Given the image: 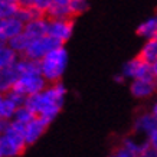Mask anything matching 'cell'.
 <instances>
[{"label":"cell","instance_id":"obj_15","mask_svg":"<svg viewBox=\"0 0 157 157\" xmlns=\"http://www.w3.org/2000/svg\"><path fill=\"white\" fill-rule=\"evenodd\" d=\"M17 55H19V53L14 52L13 49L7 45V43L0 45V69H5V68L13 67L14 63L19 61Z\"/></svg>","mask_w":157,"mask_h":157},{"label":"cell","instance_id":"obj_11","mask_svg":"<svg viewBox=\"0 0 157 157\" xmlns=\"http://www.w3.org/2000/svg\"><path fill=\"white\" fill-rule=\"evenodd\" d=\"M23 29H25V23L17 16L2 19L0 20V38L7 43V40H10L12 38L23 33Z\"/></svg>","mask_w":157,"mask_h":157},{"label":"cell","instance_id":"obj_16","mask_svg":"<svg viewBox=\"0 0 157 157\" xmlns=\"http://www.w3.org/2000/svg\"><path fill=\"white\" fill-rule=\"evenodd\" d=\"M16 109L17 107L6 97V94L0 92V118H3L5 121H10L13 118Z\"/></svg>","mask_w":157,"mask_h":157},{"label":"cell","instance_id":"obj_28","mask_svg":"<svg viewBox=\"0 0 157 157\" xmlns=\"http://www.w3.org/2000/svg\"><path fill=\"white\" fill-rule=\"evenodd\" d=\"M10 2H14V3H17V5H20V6L25 3V0H10Z\"/></svg>","mask_w":157,"mask_h":157},{"label":"cell","instance_id":"obj_1","mask_svg":"<svg viewBox=\"0 0 157 157\" xmlns=\"http://www.w3.org/2000/svg\"><path fill=\"white\" fill-rule=\"evenodd\" d=\"M67 97V90L61 82L49 84L38 94L29 95L25 105L33 111L35 115H39L46 121L52 123L61 113Z\"/></svg>","mask_w":157,"mask_h":157},{"label":"cell","instance_id":"obj_33","mask_svg":"<svg viewBox=\"0 0 157 157\" xmlns=\"http://www.w3.org/2000/svg\"><path fill=\"white\" fill-rule=\"evenodd\" d=\"M109 157H115V156H114V154H113V156H109Z\"/></svg>","mask_w":157,"mask_h":157},{"label":"cell","instance_id":"obj_24","mask_svg":"<svg viewBox=\"0 0 157 157\" xmlns=\"http://www.w3.org/2000/svg\"><path fill=\"white\" fill-rule=\"evenodd\" d=\"M147 141H148V146H150V147H153V148H156L157 150V130L147 138Z\"/></svg>","mask_w":157,"mask_h":157},{"label":"cell","instance_id":"obj_31","mask_svg":"<svg viewBox=\"0 0 157 157\" xmlns=\"http://www.w3.org/2000/svg\"><path fill=\"white\" fill-rule=\"evenodd\" d=\"M3 43H6V42H5V40H3L2 38H0V45H3Z\"/></svg>","mask_w":157,"mask_h":157},{"label":"cell","instance_id":"obj_26","mask_svg":"<svg viewBox=\"0 0 157 157\" xmlns=\"http://www.w3.org/2000/svg\"><path fill=\"white\" fill-rule=\"evenodd\" d=\"M151 67H153V78H154V81H156V84H157V62L153 63Z\"/></svg>","mask_w":157,"mask_h":157},{"label":"cell","instance_id":"obj_2","mask_svg":"<svg viewBox=\"0 0 157 157\" xmlns=\"http://www.w3.org/2000/svg\"><path fill=\"white\" fill-rule=\"evenodd\" d=\"M16 69L19 74V78L16 81L13 90L22 92L23 95L29 97L38 94L42 90H45V86L48 85L46 79L43 78L42 72H40V67H39L38 61H32L29 58H23L16 62Z\"/></svg>","mask_w":157,"mask_h":157},{"label":"cell","instance_id":"obj_8","mask_svg":"<svg viewBox=\"0 0 157 157\" xmlns=\"http://www.w3.org/2000/svg\"><path fill=\"white\" fill-rule=\"evenodd\" d=\"M74 32V25L71 19H49L48 20V35L61 45L69 40Z\"/></svg>","mask_w":157,"mask_h":157},{"label":"cell","instance_id":"obj_10","mask_svg":"<svg viewBox=\"0 0 157 157\" xmlns=\"http://www.w3.org/2000/svg\"><path fill=\"white\" fill-rule=\"evenodd\" d=\"M131 95L138 100H147L153 97L157 91V84L154 78H143V79H133L130 84Z\"/></svg>","mask_w":157,"mask_h":157},{"label":"cell","instance_id":"obj_27","mask_svg":"<svg viewBox=\"0 0 157 157\" xmlns=\"http://www.w3.org/2000/svg\"><path fill=\"white\" fill-rule=\"evenodd\" d=\"M5 127H6V121L3 118H0V136H2L3 131H5Z\"/></svg>","mask_w":157,"mask_h":157},{"label":"cell","instance_id":"obj_14","mask_svg":"<svg viewBox=\"0 0 157 157\" xmlns=\"http://www.w3.org/2000/svg\"><path fill=\"white\" fill-rule=\"evenodd\" d=\"M140 58L146 61L147 63L153 65L157 62V38L147 39L146 43L143 45V48L140 51Z\"/></svg>","mask_w":157,"mask_h":157},{"label":"cell","instance_id":"obj_18","mask_svg":"<svg viewBox=\"0 0 157 157\" xmlns=\"http://www.w3.org/2000/svg\"><path fill=\"white\" fill-rule=\"evenodd\" d=\"M20 5L10 2V0H0V20L7 19V17H13L19 12Z\"/></svg>","mask_w":157,"mask_h":157},{"label":"cell","instance_id":"obj_21","mask_svg":"<svg viewBox=\"0 0 157 157\" xmlns=\"http://www.w3.org/2000/svg\"><path fill=\"white\" fill-rule=\"evenodd\" d=\"M53 5V0H25V3L22 6H29L32 9L38 10L39 13H48L51 6Z\"/></svg>","mask_w":157,"mask_h":157},{"label":"cell","instance_id":"obj_9","mask_svg":"<svg viewBox=\"0 0 157 157\" xmlns=\"http://www.w3.org/2000/svg\"><path fill=\"white\" fill-rule=\"evenodd\" d=\"M49 124H51L49 121H46L45 118L39 117V115H36V117H35L32 121H29L28 124H25L23 134H25V140H26L28 146L35 144L39 138L42 137L43 133H45L46 128H48Z\"/></svg>","mask_w":157,"mask_h":157},{"label":"cell","instance_id":"obj_32","mask_svg":"<svg viewBox=\"0 0 157 157\" xmlns=\"http://www.w3.org/2000/svg\"><path fill=\"white\" fill-rule=\"evenodd\" d=\"M0 157H3V154H2V150H0Z\"/></svg>","mask_w":157,"mask_h":157},{"label":"cell","instance_id":"obj_5","mask_svg":"<svg viewBox=\"0 0 157 157\" xmlns=\"http://www.w3.org/2000/svg\"><path fill=\"white\" fill-rule=\"evenodd\" d=\"M61 46V43L56 42L53 38H51L49 35H45L42 38L30 39L26 51H25L23 56L29 58L32 61H40L45 55H48L51 51H53L55 48Z\"/></svg>","mask_w":157,"mask_h":157},{"label":"cell","instance_id":"obj_25","mask_svg":"<svg viewBox=\"0 0 157 157\" xmlns=\"http://www.w3.org/2000/svg\"><path fill=\"white\" fill-rule=\"evenodd\" d=\"M150 111H151L153 114H154V117L157 118V100L153 102V105H151V108H150Z\"/></svg>","mask_w":157,"mask_h":157},{"label":"cell","instance_id":"obj_6","mask_svg":"<svg viewBox=\"0 0 157 157\" xmlns=\"http://www.w3.org/2000/svg\"><path fill=\"white\" fill-rule=\"evenodd\" d=\"M121 75L124 76V79H130V81L153 78V67L138 56L124 63L123 69H121Z\"/></svg>","mask_w":157,"mask_h":157},{"label":"cell","instance_id":"obj_30","mask_svg":"<svg viewBox=\"0 0 157 157\" xmlns=\"http://www.w3.org/2000/svg\"><path fill=\"white\" fill-rule=\"evenodd\" d=\"M154 19H156V28H157V14L154 16ZM156 38H157V33H156Z\"/></svg>","mask_w":157,"mask_h":157},{"label":"cell","instance_id":"obj_13","mask_svg":"<svg viewBox=\"0 0 157 157\" xmlns=\"http://www.w3.org/2000/svg\"><path fill=\"white\" fill-rule=\"evenodd\" d=\"M16 65V63H14ZM10 67V68H5V69H0V92H9L14 88L16 85V81L19 78V74H17V69L16 67Z\"/></svg>","mask_w":157,"mask_h":157},{"label":"cell","instance_id":"obj_23","mask_svg":"<svg viewBox=\"0 0 157 157\" xmlns=\"http://www.w3.org/2000/svg\"><path fill=\"white\" fill-rule=\"evenodd\" d=\"M138 157H157V150L156 148H153V147H150V146H147L143 151L140 153V156Z\"/></svg>","mask_w":157,"mask_h":157},{"label":"cell","instance_id":"obj_3","mask_svg":"<svg viewBox=\"0 0 157 157\" xmlns=\"http://www.w3.org/2000/svg\"><path fill=\"white\" fill-rule=\"evenodd\" d=\"M39 67L46 82L49 84L59 82L68 67V52L63 48V45L51 51L48 55H45L39 61Z\"/></svg>","mask_w":157,"mask_h":157},{"label":"cell","instance_id":"obj_29","mask_svg":"<svg viewBox=\"0 0 157 157\" xmlns=\"http://www.w3.org/2000/svg\"><path fill=\"white\" fill-rule=\"evenodd\" d=\"M53 2H58V3H69L72 0H53Z\"/></svg>","mask_w":157,"mask_h":157},{"label":"cell","instance_id":"obj_19","mask_svg":"<svg viewBox=\"0 0 157 157\" xmlns=\"http://www.w3.org/2000/svg\"><path fill=\"white\" fill-rule=\"evenodd\" d=\"M29 40H30V39H29L26 35L20 33V35H17V36L12 38L10 40H7V45L13 49L14 52L22 53V55H23L25 51H26V48H28V45H29Z\"/></svg>","mask_w":157,"mask_h":157},{"label":"cell","instance_id":"obj_12","mask_svg":"<svg viewBox=\"0 0 157 157\" xmlns=\"http://www.w3.org/2000/svg\"><path fill=\"white\" fill-rule=\"evenodd\" d=\"M23 33L29 39L42 38L45 35H48V20L42 17V16H39L36 19H32L30 22L25 23Z\"/></svg>","mask_w":157,"mask_h":157},{"label":"cell","instance_id":"obj_22","mask_svg":"<svg viewBox=\"0 0 157 157\" xmlns=\"http://www.w3.org/2000/svg\"><path fill=\"white\" fill-rule=\"evenodd\" d=\"M114 156H115V157H138L140 154H137V153L131 151V150H128V148L123 147V146H120V147L115 150Z\"/></svg>","mask_w":157,"mask_h":157},{"label":"cell","instance_id":"obj_4","mask_svg":"<svg viewBox=\"0 0 157 157\" xmlns=\"http://www.w3.org/2000/svg\"><path fill=\"white\" fill-rule=\"evenodd\" d=\"M28 143L25 140L23 125L10 120L6 123L5 131L0 136V150L3 157H16L22 154Z\"/></svg>","mask_w":157,"mask_h":157},{"label":"cell","instance_id":"obj_17","mask_svg":"<svg viewBox=\"0 0 157 157\" xmlns=\"http://www.w3.org/2000/svg\"><path fill=\"white\" fill-rule=\"evenodd\" d=\"M137 32L140 36H143V38H146V39L156 38L157 28H156V19H154V16L146 19L144 22H141L140 26H138V29H137Z\"/></svg>","mask_w":157,"mask_h":157},{"label":"cell","instance_id":"obj_20","mask_svg":"<svg viewBox=\"0 0 157 157\" xmlns=\"http://www.w3.org/2000/svg\"><path fill=\"white\" fill-rule=\"evenodd\" d=\"M36 115L33 114V111L29 108V107H26V105H22V107H19V108L16 109V113H14L13 118L16 123L22 124V125H25V124H28L29 121H32V120L35 118Z\"/></svg>","mask_w":157,"mask_h":157},{"label":"cell","instance_id":"obj_7","mask_svg":"<svg viewBox=\"0 0 157 157\" xmlns=\"http://www.w3.org/2000/svg\"><path fill=\"white\" fill-rule=\"evenodd\" d=\"M157 130V118L151 111H143L134 118L133 133L147 140Z\"/></svg>","mask_w":157,"mask_h":157}]
</instances>
